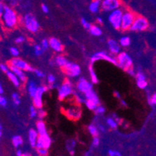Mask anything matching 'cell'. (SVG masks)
Returning a JSON list of instances; mask_svg holds the SVG:
<instances>
[{
    "instance_id": "40",
    "label": "cell",
    "mask_w": 156,
    "mask_h": 156,
    "mask_svg": "<svg viewBox=\"0 0 156 156\" xmlns=\"http://www.w3.org/2000/svg\"><path fill=\"white\" fill-rule=\"evenodd\" d=\"M41 46L42 47L44 51H47L48 49V48H50V44H49V41H48L47 39H43L42 40L41 43Z\"/></svg>"
},
{
    "instance_id": "27",
    "label": "cell",
    "mask_w": 156,
    "mask_h": 156,
    "mask_svg": "<svg viewBox=\"0 0 156 156\" xmlns=\"http://www.w3.org/2000/svg\"><path fill=\"white\" fill-rule=\"evenodd\" d=\"M89 74H90V77H91V81L93 84H97L99 83V79H98L97 76H96V72H95L94 69H93V65H90L89 67Z\"/></svg>"
},
{
    "instance_id": "31",
    "label": "cell",
    "mask_w": 156,
    "mask_h": 156,
    "mask_svg": "<svg viewBox=\"0 0 156 156\" xmlns=\"http://www.w3.org/2000/svg\"><path fill=\"white\" fill-rule=\"evenodd\" d=\"M106 124L109 126L111 129H117V120L113 119V117H109L106 119Z\"/></svg>"
},
{
    "instance_id": "46",
    "label": "cell",
    "mask_w": 156,
    "mask_h": 156,
    "mask_svg": "<svg viewBox=\"0 0 156 156\" xmlns=\"http://www.w3.org/2000/svg\"><path fill=\"white\" fill-rule=\"evenodd\" d=\"M108 155L109 156H122L121 154H120L118 151H116V150H109Z\"/></svg>"
},
{
    "instance_id": "15",
    "label": "cell",
    "mask_w": 156,
    "mask_h": 156,
    "mask_svg": "<svg viewBox=\"0 0 156 156\" xmlns=\"http://www.w3.org/2000/svg\"><path fill=\"white\" fill-rule=\"evenodd\" d=\"M51 144V139L48 134L44 136H39L36 144V148H46L48 149Z\"/></svg>"
},
{
    "instance_id": "49",
    "label": "cell",
    "mask_w": 156,
    "mask_h": 156,
    "mask_svg": "<svg viewBox=\"0 0 156 156\" xmlns=\"http://www.w3.org/2000/svg\"><path fill=\"white\" fill-rule=\"evenodd\" d=\"M0 105L2 107H5L7 106V100L4 96H0Z\"/></svg>"
},
{
    "instance_id": "17",
    "label": "cell",
    "mask_w": 156,
    "mask_h": 156,
    "mask_svg": "<svg viewBox=\"0 0 156 156\" xmlns=\"http://www.w3.org/2000/svg\"><path fill=\"white\" fill-rule=\"evenodd\" d=\"M49 44L50 48L52 50L56 52H62L64 50V47L62 45V42L58 39L55 37H51L49 39Z\"/></svg>"
},
{
    "instance_id": "24",
    "label": "cell",
    "mask_w": 156,
    "mask_h": 156,
    "mask_svg": "<svg viewBox=\"0 0 156 156\" xmlns=\"http://www.w3.org/2000/svg\"><path fill=\"white\" fill-rule=\"evenodd\" d=\"M101 8V1L100 0H93V2L89 4V11L93 13H96Z\"/></svg>"
},
{
    "instance_id": "20",
    "label": "cell",
    "mask_w": 156,
    "mask_h": 156,
    "mask_svg": "<svg viewBox=\"0 0 156 156\" xmlns=\"http://www.w3.org/2000/svg\"><path fill=\"white\" fill-rule=\"evenodd\" d=\"M84 96L85 97H86V100L93 102V103H94L96 105L100 104V99H99V97H98V96L96 95V93L93 91V89L90 90V91L87 92L86 93H85Z\"/></svg>"
},
{
    "instance_id": "19",
    "label": "cell",
    "mask_w": 156,
    "mask_h": 156,
    "mask_svg": "<svg viewBox=\"0 0 156 156\" xmlns=\"http://www.w3.org/2000/svg\"><path fill=\"white\" fill-rule=\"evenodd\" d=\"M9 70H10L11 72H13L16 76L19 78L20 80L22 83H26L27 79L26 75H25V73H24V71L21 70V69H18V68H16V67L12 66V65H9Z\"/></svg>"
},
{
    "instance_id": "42",
    "label": "cell",
    "mask_w": 156,
    "mask_h": 156,
    "mask_svg": "<svg viewBox=\"0 0 156 156\" xmlns=\"http://www.w3.org/2000/svg\"><path fill=\"white\" fill-rule=\"evenodd\" d=\"M148 103L151 105H155L156 106V93L151 95V96H148Z\"/></svg>"
},
{
    "instance_id": "3",
    "label": "cell",
    "mask_w": 156,
    "mask_h": 156,
    "mask_svg": "<svg viewBox=\"0 0 156 156\" xmlns=\"http://www.w3.org/2000/svg\"><path fill=\"white\" fill-rule=\"evenodd\" d=\"M124 11V9H123L122 8H119V9H115V10L110 12V13L109 14V23L113 27V29L117 30H120Z\"/></svg>"
},
{
    "instance_id": "38",
    "label": "cell",
    "mask_w": 156,
    "mask_h": 156,
    "mask_svg": "<svg viewBox=\"0 0 156 156\" xmlns=\"http://www.w3.org/2000/svg\"><path fill=\"white\" fill-rule=\"evenodd\" d=\"M81 23H82L83 27L86 30H89L92 27V24L88 22L85 18H82V19H81Z\"/></svg>"
},
{
    "instance_id": "60",
    "label": "cell",
    "mask_w": 156,
    "mask_h": 156,
    "mask_svg": "<svg viewBox=\"0 0 156 156\" xmlns=\"http://www.w3.org/2000/svg\"><path fill=\"white\" fill-rule=\"evenodd\" d=\"M96 21H97L98 23H100V24L103 23V20H102L100 17H98L97 19H96Z\"/></svg>"
},
{
    "instance_id": "58",
    "label": "cell",
    "mask_w": 156,
    "mask_h": 156,
    "mask_svg": "<svg viewBox=\"0 0 156 156\" xmlns=\"http://www.w3.org/2000/svg\"><path fill=\"white\" fill-rule=\"evenodd\" d=\"M23 153L21 150H17L16 152V156H23Z\"/></svg>"
},
{
    "instance_id": "32",
    "label": "cell",
    "mask_w": 156,
    "mask_h": 156,
    "mask_svg": "<svg viewBox=\"0 0 156 156\" xmlns=\"http://www.w3.org/2000/svg\"><path fill=\"white\" fill-rule=\"evenodd\" d=\"M76 146V141L74 140H69L66 142V149L70 152L71 154H74V147Z\"/></svg>"
},
{
    "instance_id": "6",
    "label": "cell",
    "mask_w": 156,
    "mask_h": 156,
    "mask_svg": "<svg viewBox=\"0 0 156 156\" xmlns=\"http://www.w3.org/2000/svg\"><path fill=\"white\" fill-rule=\"evenodd\" d=\"M73 87L72 83H71L69 79H65L62 86L58 88V100L60 101H63L66 98L69 97L72 94H73Z\"/></svg>"
},
{
    "instance_id": "14",
    "label": "cell",
    "mask_w": 156,
    "mask_h": 156,
    "mask_svg": "<svg viewBox=\"0 0 156 156\" xmlns=\"http://www.w3.org/2000/svg\"><path fill=\"white\" fill-rule=\"evenodd\" d=\"M76 87H77L78 91L79 93H83L85 94L87 92L90 91L93 89V85L92 83H90L89 81L86 80L84 78H80V79L78 80L77 84H76Z\"/></svg>"
},
{
    "instance_id": "37",
    "label": "cell",
    "mask_w": 156,
    "mask_h": 156,
    "mask_svg": "<svg viewBox=\"0 0 156 156\" xmlns=\"http://www.w3.org/2000/svg\"><path fill=\"white\" fill-rule=\"evenodd\" d=\"M136 83H137V86L139 89H144L147 88V83L146 80L143 81H136Z\"/></svg>"
},
{
    "instance_id": "62",
    "label": "cell",
    "mask_w": 156,
    "mask_h": 156,
    "mask_svg": "<svg viewBox=\"0 0 156 156\" xmlns=\"http://www.w3.org/2000/svg\"><path fill=\"white\" fill-rule=\"evenodd\" d=\"M0 136L2 137V126H0Z\"/></svg>"
},
{
    "instance_id": "59",
    "label": "cell",
    "mask_w": 156,
    "mask_h": 156,
    "mask_svg": "<svg viewBox=\"0 0 156 156\" xmlns=\"http://www.w3.org/2000/svg\"><path fill=\"white\" fill-rule=\"evenodd\" d=\"M120 103H121V105L122 106H125V107H127V103H126V101L124 100H120Z\"/></svg>"
},
{
    "instance_id": "8",
    "label": "cell",
    "mask_w": 156,
    "mask_h": 156,
    "mask_svg": "<svg viewBox=\"0 0 156 156\" xmlns=\"http://www.w3.org/2000/svg\"><path fill=\"white\" fill-rule=\"evenodd\" d=\"M148 27H149V23L147 20L142 16L137 15L130 30L134 32H141L147 30Z\"/></svg>"
},
{
    "instance_id": "56",
    "label": "cell",
    "mask_w": 156,
    "mask_h": 156,
    "mask_svg": "<svg viewBox=\"0 0 156 156\" xmlns=\"http://www.w3.org/2000/svg\"><path fill=\"white\" fill-rule=\"evenodd\" d=\"M3 12H4V5L2 3H1L0 4V15H1V16H2Z\"/></svg>"
},
{
    "instance_id": "33",
    "label": "cell",
    "mask_w": 156,
    "mask_h": 156,
    "mask_svg": "<svg viewBox=\"0 0 156 156\" xmlns=\"http://www.w3.org/2000/svg\"><path fill=\"white\" fill-rule=\"evenodd\" d=\"M34 54L36 56H41V55H43L45 51L44 50L41 45L36 44L34 47Z\"/></svg>"
},
{
    "instance_id": "39",
    "label": "cell",
    "mask_w": 156,
    "mask_h": 156,
    "mask_svg": "<svg viewBox=\"0 0 156 156\" xmlns=\"http://www.w3.org/2000/svg\"><path fill=\"white\" fill-rule=\"evenodd\" d=\"M9 52H10V54L14 58H18L20 55L19 50L16 48H15V47H12V48H9Z\"/></svg>"
},
{
    "instance_id": "23",
    "label": "cell",
    "mask_w": 156,
    "mask_h": 156,
    "mask_svg": "<svg viewBox=\"0 0 156 156\" xmlns=\"http://www.w3.org/2000/svg\"><path fill=\"white\" fill-rule=\"evenodd\" d=\"M37 84L34 81H30V82H28L27 91L29 95L30 96V97L33 98L35 96V94L37 93Z\"/></svg>"
},
{
    "instance_id": "57",
    "label": "cell",
    "mask_w": 156,
    "mask_h": 156,
    "mask_svg": "<svg viewBox=\"0 0 156 156\" xmlns=\"http://www.w3.org/2000/svg\"><path fill=\"white\" fill-rule=\"evenodd\" d=\"M114 93L115 97L117 98V99H120V100H121V96H120V94L118 93V92L114 91V93Z\"/></svg>"
},
{
    "instance_id": "5",
    "label": "cell",
    "mask_w": 156,
    "mask_h": 156,
    "mask_svg": "<svg viewBox=\"0 0 156 156\" xmlns=\"http://www.w3.org/2000/svg\"><path fill=\"white\" fill-rule=\"evenodd\" d=\"M117 66L127 72L130 69L133 68V60L131 57L124 51H121L118 55H117Z\"/></svg>"
},
{
    "instance_id": "55",
    "label": "cell",
    "mask_w": 156,
    "mask_h": 156,
    "mask_svg": "<svg viewBox=\"0 0 156 156\" xmlns=\"http://www.w3.org/2000/svg\"><path fill=\"white\" fill-rule=\"evenodd\" d=\"M97 127H98V129H99V130H100V131H102V132H106V129H105V127H103L102 124H98Z\"/></svg>"
},
{
    "instance_id": "47",
    "label": "cell",
    "mask_w": 156,
    "mask_h": 156,
    "mask_svg": "<svg viewBox=\"0 0 156 156\" xmlns=\"http://www.w3.org/2000/svg\"><path fill=\"white\" fill-rule=\"evenodd\" d=\"M55 81H56V78H55V76H53V75H48V82L49 84H54L55 83Z\"/></svg>"
},
{
    "instance_id": "1",
    "label": "cell",
    "mask_w": 156,
    "mask_h": 156,
    "mask_svg": "<svg viewBox=\"0 0 156 156\" xmlns=\"http://www.w3.org/2000/svg\"><path fill=\"white\" fill-rule=\"evenodd\" d=\"M1 18H2V24L5 29H14L16 27L19 23L17 14L15 10L5 5H4V12Z\"/></svg>"
},
{
    "instance_id": "36",
    "label": "cell",
    "mask_w": 156,
    "mask_h": 156,
    "mask_svg": "<svg viewBox=\"0 0 156 156\" xmlns=\"http://www.w3.org/2000/svg\"><path fill=\"white\" fill-rule=\"evenodd\" d=\"M85 104H86V107H87L89 110H93V111H95L98 106V105L95 104L94 103H93V102L91 101H89V100H86Z\"/></svg>"
},
{
    "instance_id": "4",
    "label": "cell",
    "mask_w": 156,
    "mask_h": 156,
    "mask_svg": "<svg viewBox=\"0 0 156 156\" xmlns=\"http://www.w3.org/2000/svg\"><path fill=\"white\" fill-rule=\"evenodd\" d=\"M62 113L68 119L73 121L79 120L82 116V110L78 103H75L72 106H68L66 108H62Z\"/></svg>"
},
{
    "instance_id": "45",
    "label": "cell",
    "mask_w": 156,
    "mask_h": 156,
    "mask_svg": "<svg viewBox=\"0 0 156 156\" xmlns=\"http://www.w3.org/2000/svg\"><path fill=\"white\" fill-rule=\"evenodd\" d=\"M37 151L41 156L48 155V149H46V148H38V149H37Z\"/></svg>"
},
{
    "instance_id": "25",
    "label": "cell",
    "mask_w": 156,
    "mask_h": 156,
    "mask_svg": "<svg viewBox=\"0 0 156 156\" xmlns=\"http://www.w3.org/2000/svg\"><path fill=\"white\" fill-rule=\"evenodd\" d=\"M69 62V61L67 59L65 58V57L62 56V55H58V56H57L55 58V64H56L58 66L62 69L65 66V65H67V63Z\"/></svg>"
},
{
    "instance_id": "26",
    "label": "cell",
    "mask_w": 156,
    "mask_h": 156,
    "mask_svg": "<svg viewBox=\"0 0 156 156\" xmlns=\"http://www.w3.org/2000/svg\"><path fill=\"white\" fill-rule=\"evenodd\" d=\"M89 30V32H90V34L95 37H100L103 34V31H102V30L100 29L99 27L95 26V25H92L91 28H90Z\"/></svg>"
},
{
    "instance_id": "2",
    "label": "cell",
    "mask_w": 156,
    "mask_h": 156,
    "mask_svg": "<svg viewBox=\"0 0 156 156\" xmlns=\"http://www.w3.org/2000/svg\"><path fill=\"white\" fill-rule=\"evenodd\" d=\"M137 14L134 12H133L131 9H124V14H123V18H122L120 30L124 31V32L130 30V27L133 25V23H134V20L137 17Z\"/></svg>"
},
{
    "instance_id": "30",
    "label": "cell",
    "mask_w": 156,
    "mask_h": 156,
    "mask_svg": "<svg viewBox=\"0 0 156 156\" xmlns=\"http://www.w3.org/2000/svg\"><path fill=\"white\" fill-rule=\"evenodd\" d=\"M88 130H89V134H91L93 137H98V135H99V129L94 124H90L88 127Z\"/></svg>"
},
{
    "instance_id": "28",
    "label": "cell",
    "mask_w": 156,
    "mask_h": 156,
    "mask_svg": "<svg viewBox=\"0 0 156 156\" xmlns=\"http://www.w3.org/2000/svg\"><path fill=\"white\" fill-rule=\"evenodd\" d=\"M23 143V141L21 136L15 135L12 137V144L15 147H20V145H22Z\"/></svg>"
},
{
    "instance_id": "10",
    "label": "cell",
    "mask_w": 156,
    "mask_h": 156,
    "mask_svg": "<svg viewBox=\"0 0 156 156\" xmlns=\"http://www.w3.org/2000/svg\"><path fill=\"white\" fill-rule=\"evenodd\" d=\"M62 70L64 73H65L69 77L75 78L78 77L81 73V68L79 65L73 62H69L65 67L62 68Z\"/></svg>"
},
{
    "instance_id": "50",
    "label": "cell",
    "mask_w": 156,
    "mask_h": 156,
    "mask_svg": "<svg viewBox=\"0 0 156 156\" xmlns=\"http://www.w3.org/2000/svg\"><path fill=\"white\" fill-rule=\"evenodd\" d=\"M24 41H25V38L23 36H20L15 39V43L17 44H21L23 43Z\"/></svg>"
},
{
    "instance_id": "35",
    "label": "cell",
    "mask_w": 156,
    "mask_h": 156,
    "mask_svg": "<svg viewBox=\"0 0 156 156\" xmlns=\"http://www.w3.org/2000/svg\"><path fill=\"white\" fill-rule=\"evenodd\" d=\"M37 115H38L37 109L36 107H34V106H30V118H35L37 117Z\"/></svg>"
},
{
    "instance_id": "34",
    "label": "cell",
    "mask_w": 156,
    "mask_h": 156,
    "mask_svg": "<svg viewBox=\"0 0 156 156\" xmlns=\"http://www.w3.org/2000/svg\"><path fill=\"white\" fill-rule=\"evenodd\" d=\"M12 99L15 106H19L20 104V96L17 93H13L12 94Z\"/></svg>"
},
{
    "instance_id": "18",
    "label": "cell",
    "mask_w": 156,
    "mask_h": 156,
    "mask_svg": "<svg viewBox=\"0 0 156 156\" xmlns=\"http://www.w3.org/2000/svg\"><path fill=\"white\" fill-rule=\"evenodd\" d=\"M38 137H39V134H38L37 130L33 128L30 129L29 132H28V141H29L31 147H36V144Z\"/></svg>"
},
{
    "instance_id": "63",
    "label": "cell",
    "mask_w": 156,
    "mask_h": 156,
    "mask_svg": "<svg viewBox=\"0 0 156 156\" xmlns=\"http://www.w3.org/2000/svg\"><path fill=\"white\" fill-rule=\"evenodd\" d=\"M23 156H31V155H30V154H29L28 152H25V153H23Z\"/></svg>"
},
{
    "instance_id": "7",
    "label": "cell",
    "mask_w": 156,
    "mask_h": 156,
    "mask_svg": "<svg viewBox=\"0 0 156 156\" xmlns=\"http://www.w3.org/2000/svg\"><path fill=\"white\" fill-rule=\"evenodd\" d=\"M23 23L26 29L33 34L38 32L40 30L39 23L37 20L36 18L30 13L25 15L23 18Z\"/></svg>"
},
{
    "instance_id": "48",
    "label": "cell",
    "mask_w": 156,
    "mask_h": 156,
    "mask_svg": "<svg viewBox=\"0 0 156 156\" xmlns=\"http://www.w3.org/2000/svg\"><path fill=\"white\" fill-rule=\"evenodd\" d=\"M92 145L93 147H98L100 145V139L98 137H93V142H92Z\"/></svg>"
},
{
    "instance_id": "41",
    "label": "cell",
    "mask_w": 156,
    "mask_h": 156,
    "mask_svg": "<svg viewBox=\"0 0 156 156\" xmlns=\"http://www.w3.org/2000/svg\"><path fill=\"white\" fill-rule=\"evenodd\" d=\"M135 78H136V81L146 80L145 76H144V75L141 72H137V73H136Z\"/></svg>"
},
{
    "instance_id": "51",
    "label": "cell",
    "mask_w": 156,
    "mask_h": 156,
    "mask_svg": "<svg viewBox=\"0 0 156 156\" xmlns=\"http://www.w3.org/2000/svg\"><path fill=\"white\" fill-rule=\"evenodd\" d=\"M35 73V75H36L37 76V77H39V78H44V74L43 73V72H41V71H40V70H38V69H35L34 70V72Z\"/></svg>"
},
{
    "instance_id": "12",
    "label": "cell",
    "mask_w": 156,
    "mask_h": 156,
    "mask_svg": "<svg viewBox=\"0 0 156 156\" xmlns=\"http://www.w3.org/2000/svg\"><path fill=\"white\" fill-rule=\"evenodd\" d=\"M48 87L46 86H42L38 87L37 93L33 97V106L36 107L37 110L42 109L43 107V102H42V96L45 92L48 91Z\"/></svg>"
},
{
    "instance_id": "11",
    "label": "cell",
    "mask_w": 156,
    "mask_h": 156,
    "mask_svg": "<svg viewBox=\"0 0 156 156\" xmlns=\"http://www.w3.org/2000/svg\"><path fill=\"white\" fill-rule=\"evenodd\" d=\"M122 5L121 0H103L101 2V10L104 12L112 11L120 8Z\"/></svg>"
},
{
    "instance_id": "16",
    "label": "cell",
    "mask_w": 156,
    "mask_h": 156,
    "mask_svg": "<svg viewBox=\"0 0 156 156\" xmlns=\"http://www.w3.org/2000/svg\"><path fill=\"white\" fill-rule=\"evenodd\" d=\"M109 51L112 55H118L120 53V45L117 41L113 39H109L107 41Z\"/></svg>"
},
{
    "instance_id": "64",
    "label": "cell",
    "mask_w": 156,
    "mask_h": 156,
    "mask_svg": "<svg viewBox=\"0 0 156 156\" xmlns=\"http://www.w3.org/2000/svg\"><path fill=\"white\" fill-rule=\"evenodd\" d=\"M100 1H101V0H100Z\"/></svg>"
},
{
    "instance_id": "21",
    "label": "cell",
    "mask_w": 156,
    "mask_h": 156,
    "mask_svg": "<svg viewBox=\"0 0 156 156\" xmlns=\"http://www.w3.org/2000/svg\"><path fill=\"white\" fill-rule=\"evenodd\" d=\"M6 76L8 77V79H9L11 83L14 85V86L16 88H20V82L21 81L20 80L19 78L17 76H16L15 74L13 73L12 72H11L10 70L6 73Z\"/></svg>"
},
{
    "instance_id": "61",
    "label": "cell",
    "mask_w": 156,
    "mask_h": 156,
    "mask_svg": "<svg viewBox=\"0 0 156 156\" xmlns=\"http://www.w3.org/2000/svg\"><path fill=\"white\" fill-rule=\"evenodd\" d=\"M3 93H4V91H3V89H2V86L1 85V86H0V94L2 95L3 94Z\"/></svg>"
},
{
    "instance_id": "9",
    "label": "cell",
    "mask_w": 156,
    "mask_h": 156,
    "mask_svg": "<svg viewBox=\"0 0 156 156\" xmlns=\"http://www.w3.org/2000/svg\"><path fill=\"white\" fill-rule=\"evenodd\" d=\"M7 65H12V66L18 68L23 71H26V72H34L35 70L32 66H30L29 64H27L25 61L20 58H13L10 59L9 62H7Z\"/></svg>"
},
{
    "instance_id": "52",
    "label": "cell",
    "mask_w": 156,
    "mask_h": 156,
    "mask_svg": "<svg viewBox=\"0 0 156 156\" xmlns=\"http://www.w3.org/2000/svg\"><path fill=\"white\" fill-rule=\"evenodd\" d=\"M38 115H39L40 118H43V117H45V115H46V113H45L44 111L42 109H40V110H38Z\"/></svg>"
},
{
    "instance_id": "43",
    "label": "cell",
    "mask_w": 156,
    "mask_h": 156,
    "mask_svg": "<svg viewBox=\"0 0 156 156\" xmlns=\"http://www.w3.org/2000/svg\"><path fill=\"white\" fill-rule=\"evenodd\" d=\"M0 69L2 71V72L6 74L7 72L9 71V67L8 65H5V64H1L0 65Z\"/></svg>"
},
{
    "instance_id": "53",
    "label": "cell",
    "mask_w": 156,
    "mask_h": 156,
    "mask_svg": "<svg viewBox=\"0 0 156 156\" xmlns=\"http://www.w3.org/2000/svg\"><path fill=\"white\" fill-rule=\"evenodd\" d=\"M41 9H42V11L44 12V13H48V12H49L48 7L46 5H44V4H42V5H41Z\"/></svg>"
},
{
    "instance_id": "13",
    "label": "cell",
    "mask_w": 156,
    "mask_h": 156,
    "mask_svg": "<svg viewBox=\"0 0 156 156\" xmlns=\"http://www.w3.org/2000/svg\"><path fill=\"white\" fill-rule=\"evenodd\" d=\"M99 60H104L106 61V62H110V63L113 64V65H117V59L114 58L113 57L110 56V55H109L108 54L106 53V52L104 51H100L94 54V55L91 57L90 62H91V64L93 65L95 62Z\"/></svg>"
},
{
    "instance_id": "54",
    "label": "cell",
    "mask_w": 156,
    "mask_h": 156,
    "mask_svg": "<svg viewBox=\"0 0 156 156\" xmlns=\"http://www.w3.org/2000/svg\"><path fill=\"white\" fill-rule=\"evenodd\" d=\"M127 72L129 74V75H130V76H136V73L134 72V69H133V68H131V69H130L129 70H127Z\"/></svg>"
},
{
    "instance_id": "44",
    "label": "cell",
    "mask_w": 156,
    "mask_h": 156,
    "mask_svg": "<svg viewBox=\"0 0 156 156\" xmlns=\"http://www.w3.org/2000/svg\"><path fill=\"white\" fill-rule=\"evenodd\" d=\"M105 111H106V110L103 106H98L97 108L95 110V113H96V114H103L105 113Z\"/></svg>"
},
{
    "instance_id": "29",
    "label": "cell",
    "mask_w": 156,
    "mask_h": 156,
    "mask_svg": "<svg viewBox=\"0 0 156 156\" xmlns=\"http://www.w3.org/2000/svg\"><path fill=\"white\" fill-rule=\"evenodd\" d=\"M130 43H131V40H130L129 37H122L120 39V41H119V44L123 48L130 46Z\"/></svg>"
},
{
    "instance_id": "22",
    "label": "cell",
    "mask_w": 156,
    "mask_h": 156,
    "mask_svg": "<svg viewBox=\"0 0 156 156\" xmlns=\"http://www.w3.org/2000/svg\"><path fill=\"white\" fill-rule=\"evenodd\" d=\"M36 127L39 136H44L48 134L46 129V125H45V123L43 120H38L36 123Z\"/></svg>"
}]
</instances>
